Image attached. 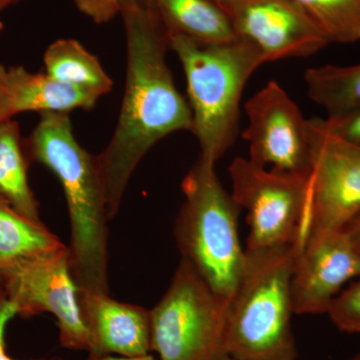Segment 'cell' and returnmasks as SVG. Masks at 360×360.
I'll return each instance as SVG.
<instances>
[{
  "mask_svg": "<svg viewBox=\"0 0 360 360\" xmlns=\"http://www.w3.org/2000/svg\"><path fill=\"white\" fill-rule=\"evenodd\" d=\"M127 39V78L117 124L96 156L108 217L120 210L129 180L144 155L167 135L193 129L189 104L167 63V28L153 0H127L120 11Z\"/></svg>",
  "mask_w": 360,
  "mask_h": 360,
  "instance_id": "cell-1",
  "label": "cell"
},
{
  "mask_svg": "<svg viewBox=\"0 0 360 360\" xmlns=\"http://www.w3.org/2000/svg\"><path fill=\"white\" fill-rule=\"evenodd\" d=\"M15 115L13 99L6 80V70L0 65V123L11 120Z\"/></svg>",
  "mask_w": 360,
  "mask_h": 360,
  "instance_id": "cell-25",
  "label": "cell"
},
{
  "mask_svg": "<svg viewBox=\"0 0 360 360\" xmlns=\"http://www.w3.org/2000/svg\"><path fill=\"white\" fill-rule=\"evenodd\" d=\"M167 37L186 75L191 131L200 144V158L217 165L236 141L245 84L266 61L240 39L205 44L169 32Z\"/></svg>",
  "mask_w": 360,
  "mask_h": 360,
  "instance_id": "cell-3",
  "label": "cell"
},
{
  "mask_svg": "<svg viewBox=\"0 0 360 360\" xmlns=\"http://www.w3.org/2000/svg\"><path fill=\"white\" fill-rule=\"evenodd\" d=\"M297 245L245 250L229 302V352L236 360H296L291 278Z\"/></svg>",
  "mask_w": 360,
  "mask_h": 360,
  "instance_id": "cell-4",
  "label": "cell"
},
{
  "mask_svg": "<svg viewBox=\"0 0 360 360\" xmlns=\"http://www.w3.org/2000/svg\"><path fill=\"white\" fill-rule=\"evenodd\" d=\"M248 124L243 137L250 160L260 167L310 174L309 120L276 82H267L245 104Z\"/></svg>",
  "mask_w": 360,
  "mask_h": 360,
  "instance_id": "cell-10",
  "label": "cell"
},
{
  "mask_svg": "<svg viewBox=\"0 0 360 360\" xmlns=\"http://www.w3.org/2000/svg\"><path fill=\"white\" fill-rule=\"evenodd\" d=\"M18 316V307L0 285V360H16L7 352L6 333L9 322Z\"/></svg>",
  "mask_w": 360,
  "mask_h": 360,
  "instance_id": "cell-24",
  "label": "cell"
},
{
  "mask_svg": "<svg viewBox=\"0 0 360 360\" xmlns=\"http://www.w3.org/2000/svg\"><path fill=\"white\" fill-rule=\"evenodd\" d=\"M304 82L309 98L326 111L328 118L360 111V63L309 68Z\"/></svg>",
  "mask_w": 360,
  "mask_h": 360,
  "instance_id": "cell-18",
  "label": "cell"
},
{
  "mask_svg": "<svg viewBox=\"0 0 360 360\" xmlns=\"http://www.w3.org/2000/svg\"><path fill=\"white\" fill-rule=\"evenodd\" d=\"M39 360H58V359H39Z\"/></svg>",
  "mask_w": 360,
  "mask_h": 360,
  "instance_id": "cell-31",
  "label": "cell"
},
{
  "mask_svg": "<svg viewBox=\"0 0 360 360\" xmlns=\"http://www.w3.org/2000/svg\"><path fill=\"white\" fill-rule=\"evenodd\" d=\"M359 276L360 250L345 229L310 236L293 265L295 314H326L345 284Z\"/></svg>",
  "mask_w": 360,
  "mask_h": 360,
  "instance_id": "cell-12",
  "label": "cell"
},
{
  "mask_svg": "<svg viewBox=\"0 0 360 360\" xmlns=\"http://www.w3.org/2000/svg\"><path fill=\"white\" fill-rule=\"evenodd\" d=\"M326 314L342 333H360V276L338 293Z\"/></svg>",
  "mask_w": 360,
  "mask_h": 360,
  "instance_id": "cell-21",
  "label": "cell"
},
{
  "mask_svg": "<svg viewBox=\"0 0 360 360\" xmlns=\"http://www.w3.org/2000/svg\"><path fill=\"white\" fill-rule=\"evenodd\" d=\"M227 360H236V359H231H231H229Z\"/></svg>",
  "mask_w": 360,
  "mask_h": 360,
  "instance_id": "cell-32",
  "label": "cell"
},
{
  "mask_svg": "<svg viewBox=\"0 0 360 360\" xmlns=\"http://www.w3.org/2000/svg\"><path fill=\"white\" fill-rule=\"evenodd\" d=\"M151 350L158 360H227L229 302L220 297L186 260L149 311Z\"/></svg>",
  "mask_w": 360,
  "mask_h": 360,
  "instance_id": "cell-6",
  "label": "cell"
},
{
  "mask_svg": "<svg viewBox=\"0 0 360 360\" xmlns=\"http://www.w3.org/2000/svg\"><path fill=\"white\" fill-rule=\"evenodd\" d=\"M20 125L11 120L0 123V198L27 219L41 222L39 206L27 179V156Z\"/></svg>",
  "mask_w": 360,
  "mask_h": 360,
  "instance_id": "cell-17",
  "label": "cell"
},
{
  "mask_svg": "<svg viewBox=\"0 0 360 360\" xmlns=\"http://www.w3.org/2000/svg\"><path fill=\"white\" fill-rule=\"evenodd\" d=\"M18 1H20V0H0V13H1L4 8H6V7Z\"/></svg>",
  "mask_w": 360,
  "mask_h": 360,
  "instance_id": "cell-28",
  "label": "cell"
},
{
  "mask_svg": "<svg viewBox=\"0 0 360 360\" xmlns=\"http://www.w3.org/2000/svg\"><path fill=\"white\" fill-rule=\"evenodd\" d=\"M127 0H75L78 11L97 25L108 22L120 13Z\"/></svg>",
  "mask_w": 360,
  "mask_h": 360,
  "instance_id": "cell-22",
  "label": "cell"
},
{
  "mask_svg": "<svg viewBox=\"0 0 360 360\" xmlns=\"http://www.w3.org/2000/svg\"><path fill=\"white\" fill-rule=\"evenodd\" d=\"M231 196L248 212L246 250L307 243L310 224V174L266 169L238 158L229 167Z\"/></svg>",
  "mask_w": 360,
  "mask_h": 360,
  "instance_id": "cell-7",
  "label": "cell"
},
{
  "mask_svg": "<svg viewBox=\"0 0 360 360\" xmlns=\"http://www.w3.org/2000/svg\"><path fill=\"white\" fill-rule=\"evenodd\" d=\"M345 231L347 232L349 238L354 241L355 245L360 250V212L359 214L355 215L354 219L350 220L345 227Z\"/></svg>",
  "mask_w": 360,
  "mask_h": 360,
  "instance_id": "cell-26",
  "label": "cell"
},
{
  "mask_svg": "<svg viewBox=\"0 0 360 360\" xmlns=\"http://www.w3.org/2000/svg\"><path fill=\"white\" fill-rule=\"evenodd\" d=\"M184 202L175 222L174 236L186 260L220 297L231 302L245 250L239 241V206L227 193L215 165L198 160L181 184Z\"/></svg>",
  "mask_w": 360,
  "mask_h": 360,
  "instance_id": "cell-5",
  "label": "cell"
},
{
  "mask_svg": "<svg viewBox=\"0 0 360 360\" xmlns=\"http://www.w3.org/2000/svg\"><path fill=\"white\" fill-rule=\"evenodd\" d=\"M58 360H61L58 359ZM85 360H158L155 359L153 355L146 354L142 355V356H118V355H110V354H89V357Z\"/></svg>",
  "mask_w": 360,
  "mask_h": 360,
  "instance_id": "cell-27",
  "label": "cell"
},
{
  "mask_svg": "<svg viewBox=\"0 0 360 360\" xmlns=\"http://www.w3.org/2000/svg\"><path fill=\"white\" fill-rule=\"evenodd\" d=\"M321 122L331 134L360 144V111L342 117L321 118Z\"/></svg>",
  "mask_w": 360,
  "mask_h": 360,
  "instance_id": "cell-23",
  "label": "cell"
},
{
  "mask_svg": "<svg viewBox=\"0 0 360 360\" xmlns=\"http://www.w3.org/2000/svg\"><path fill=\"white\" fill-rule=\"evenodd\" d=\"M44 60L45 73L66 84L97 90L103 96L112 89V79L98 58L77 40H56L47 47Z\"/></svg>",
  "mask_w": 360,
  "mask_h": 360,
  "instance_id": "cell-19",
  "label": "cell"
},
{
  "mask_svg": "<svg viewBox=\"0 0 360 360\" xmlns=\"http://www.w3.org/2000/svg\"><path fill=\"white\" fill-rule=\"evenodd\" d=\"M25 151L51 170L63 187L71 271L80 292L108 293V202L96 156L77 141L68 113H40Z\"/></svg>",
  "mask_w": 360,
  "mask_h": 360,
  "instance_id": "cell-2",
  "label": "cell"
},
{
  "mask_svg": "<svg viewBox=\"0 0 360 360\" xmlns=\"http://www.w3.org/2000/svg\"><path fill=\"white\" fill-rule=\"evenodd\" d=\"M6 80L15 115L20 112L68 113L94 108L101 97L97 90L77 86L47 73H33L23 66L6 70Z\"/></svg>",
  "mask_w": 360,
  "mask_h": 360,
  "instance_id": "cell-14",
  "label": "cell"
},
{
  "mask_svg": "<svg viewBox=\"0 0 360 360\" xmlns=\"http://www.w3.org/2000/svg\"><path fill=\"white\" fill-rule=\"evenodd\" d=\"M2 30H4V25H2L1 20H0V32H2Z\"/></svg>",
  "mask_w": 360,
  "mask_h": 360,
  "instance_id": "cell-30",
  "label": "cell"
},
{
  "mask_svg": "<svg viewBox=\"0 0 360 360\" xmlns=\"http://www.w3.org/2000/svg\"><path fill=\"white\" fill-rule=\"evenodd\" d=\"M350 360H360V354L355 355V356L352 357Z\"/></svg>",
  "mask_w": 360,
  "mask_h": 360,
  "instance_id": "cell-29",
  "label": "cell"
},
{
  "mask_svg": "<svg viewBox=\"0 0 360 360\" xmlns=\"http://www.w3.org/2000/svg\"><path fill=\"white\" fill-rule=\"evenodd\" d=\"M167 32L205 44L238 39L231 21L214 0H153Z\"/></svg>",
  "mask_w": 360,
  "mask_h": 360,
  "instance_id": "cell-16",
  "label": "cell"
},
{
  "mask_svg": "<svg viewBox=\"0 0 360 360\" xmlns=\"http://www.w3.org/2000/svg\"><path fill=\"white\" fill-rule=\"evenodd\" d=\"M236 37L252 44L265 61L309 58L330 44L295 0H214Z\"/></svg>",
  "mask_w": 360,
  "mask_h": 360,
  "instance_id": "cell-11",
  "label": "cell"
},
{
  "mask_svg": "<svg viewBox=\"0 0 360 360\" xmlns=\"http://www.w3.org/2000/svg\"><path fill=\"white\" fill-rule=\"evenodd\" d=\"M330 44L360 41V0H295Z\"/></svg>",
  "mask_w": 360,
  "mask_h": 360,
  "instance_id": "cell-20",
  "label": "cell"
},
{
  "mask_svg": "<svg viewBox=\"0 0 360 360\" xmlns=\"http://www.w3.org/2000/svg\"><path fill=\"white\" fill-rule=\"evenodd\" d=\"M310 236L345 229L360 212V144L309 120ZM307 238V239H309Z\"/></svg>",
  "mask_w": 360,
  "mask_h": 360,
  "instance_id": "cell-9",
  "label": "cell"
},
{
  "mask_svg": "<svg viewBox=\"0 0 360 360\" xmlns=\"http://www.w3.org/2000/svg\"><path fill=\"white\" fill-rule=\"evenodd\" d=\"M91 349L89 354L142 356L151 350L150 315L108 293L80 292Z\"/></svg>",
  "mask_w": 360,
  "mask_h": 360,
  "instance_id": "cell-13",
  "label": "cell"
},
{
  "mask_svg": "<svg viewBox=\"0 0 360 360\" xmlns=\"http://www.w3.org/2000/svg\"><path fill=\"white\" fill-rule=\"evenodd\" d=\"M1 286L18 307V316L51 314L58 323L61 347L90 352L89 329L68 250L20 265L4 277Z\"/></svg>",
  "mask_w": 360,
  "mask_h": 360,
  "instance_id": "cell-8",
  "label": "cell"
},
{
  "mask_svg": "<svg viewBox=\"0 0 360 360\" xmlns=\"http://www.w3.org/2000/svg\"><path fill=\"white\" fill-rule=\"evenodd\" d=\"M68 250L44 222L27 219L0 198V285L20 265Z\"/></svg>",
  "mask_w": 360,
  "mask_h": 360,
  "instance_id": "cell-15",
  "label": "cell"
}]
</instances>
